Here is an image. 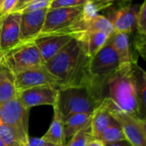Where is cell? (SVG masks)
Instances as JSON below:
<instances>
[{
    "mask_svg": "<svg viewBox=\"0 0 146 146\" xmlns=\"http://www.w3.org/2000/svg\"><path fill=\"white\" fill-rule=\"evenodd\" d=\"M89 57L82 43L76 38L65 44L53 57L45 63L47 70L60 83V88L69 86H93L89 73Z\"/></svg>",
    "mask_w": 146,
    "mask_h": 146,
    "instance_id": "cell-1",
    "label": "cell"
},
{
    "mask_svg": "<svg viewBox=\"0 0 146 146\" xmlns=\"http://www.w3.org/2000/svg\"><path fill=\"white\" fill-rule=\"evenodd\" d=\"M135 62L120 65L108 80L103 95L120 110L139 118V99L133 70Z\"/></svg>",
    "mask_w": 146,
    "mask_h": 146,
    "instance_id": "cell-2",
    "label": "cell"
},
{
    "mask_svg": "<svg viewBox=\"0 0 146 146\" xmlns=\"http://www.w3.org/2000/svg\"><path fill=\"white\" fill-rule=\"evenodd\" d=\"M103 99L102 95L92 86H69L59 89L56 105L63 120H65L75 114L93 113Z\"/></svg>",
    "mask_w": 146,
    "mask_h": 146,
    "instance_id": "cell-3",
    "label": "cell"
},
{
    "mask_svg": "<svg viewBox=\"0 0 146 146\" xmlns=\"http://www.w3.org/2000/svg\"><path fill=\"white\" fill-rule=\"evenodd\" d=\"M43 65L45 62L34 41L21 42L0 54V67L6 68L13 75Z\"/></svg>",
    "mask_w": 146,
    "mask_h": 146,
    "instance_id": "cell-4",
    "label": "cell"
},
{
    "mask_svg": "<svg viewBox=\"0 0 146 146\" xmlns=\"http://www.w3.org/2000/svg\"><path fill=\"white\" fill-rule=\"evenodd\" d=\"M119 67L120 61L118 55L108 41L90 58L89 73L92 79V84L103 98L105 85L109 77L119 68Z\"/></svg>",
    "mask_w": 146,
    "mask_h": 146,
    "instance_id": "cell-5",
    "label": "cell"
},
{
    "mask_svg": "<svg viewBox=\"0 0 146 146\" xmlns=\"http://www.w3.org/2000/svg\"><path fill=\"white\" fill-rule=\"evenodd\" d=\"M17 98L0 105V121L9 126L16 133L20 139L28 144V113Z\"/></svg>",
    "mask_w": 146,
    "mask_h": 146,
    "instance_id": "cell-6",
    "label": "cell"
},
{
    "mask_svg": "<svg viewBox=\"0 0 146 146\" xmlns=\"http://www.w3.org/2000/svg\"><path fill=\"white\" fill-rule=\"evenodd\" d=\"M13 76L17 92L46 85L54 86L58 90L60 87L59 80L47 70L45 65L22 71Z\"/></svg>",
    "mask_w": 146,
    "mask_h": 146,
    "instance_id": "cell-7",
    "label": "cell"
},
{
    "mask_svg": "<svg viewBox=\"0 0 146 146\" xmlns=\"http://www.w3.org/2000/svg\"><path fill=\"white\" fill-rule=\"evenodd\" d=\"M108 101L113 115L121 125L126 139L131 145L146 146V134L140 119L120 110L109 98Z\"/></svg>",
    "mask_w": 146,
    "mask_h": 146,
    "instance_id": "cell-8",
    "label": "cell"
},
{
    "mask_svg": "<svg viewBox=\"0 0 146 146\" xmlns=\"http://www.w3.org/2000/svg\"><path fill=\"white\" fill-rule=\"evenodd\" d=\"M82 9L83 5L77 7H61L49 9L46 13L45 24L40 34H46L59 30H64L71 27L78 19Z\"/></svg>",
    "mask_w": 146,
    "mask_h": 146,
    "instance_id": "cell-9",
    "label": "cell"
},
{
    "mask_svg": "<svg viewBox=\"0 0 146 146\" xmlns=\"http://www.w3.org/2000/svg\"><path fill=\"white\" fill-rule=\"evenodd\" d=\"M59 90L52 86H39L17 92V98L28 110L41 105L54 106L57 103Z\"/></svg>",
    "mask_w": 146,
    "mask_h": 146,
    "instance_id": "cell-10",
    "label": "cell"
},
{
    "mask_svg": "<svg viewBox=\"0 0 146 146\" xmlns=\"http://www.w3.org/2000/svg\"><path fill=\"white\" fill-rule=\"evenodd\" d=\"M72 38H74L72 34L52 32L46 34H40L34 40V42L35 43L44 62L46 63Z\"/></svg>",
    "mask_w": 146,
    "mask_h": 146,
    "instance_id": "cell-11",
    "label": "cell"
},
{
    "mask_svg": "<svg viewBox=\"0 0 146 146\" xmlns=\"http://www.w3.org/2000/svg\"><path fill=\"white\" fill-rule=\"evenodd\" d=\"M49 9H43L21 15L20 40L29 42L36 39L43 29L46 15Z\"/></svg>",
    "mask_w": 146,
    "mask_h": 146,
    "instance_id": "cell-12",
    "label": "cell"
},
{
    "mask_svg": "<svg viewBox=\"0 0 146 146\" xmlns=\"http://www.w3.org/2000/svg\"><path fill=\"white\" fill-rule=\"evenodd\" d=\"M21 15L11 13L0 20V54L21 43Z\"/></svg>",
    "mask_w": 146,
    "mask_h": 146,
    "instance_id": "cell-13",
    "label": "cell"
},
{
    "mask_svg": "<svg viewBox=\"0 0 146 146\" xmlns=\"http://www.w3.org/2000/svg\"><path fill=\"white\" fill-rule=\"evenodd\" d=\"M140 6L125 5L115 10L112 16L108 18L112 22L114 33H126L130 34L137 27Z\"/></svg>",
    "mask_w": 146,
    "mask_h": 146,
    "instance_id": "cell-14",
    "label": "cell"
},
{
    "mask_svg": "<svg viewBox=\"0 0 146 146\" xmlns=\"http://www.w3.org/2000/svg\"><path fill=\"white\" fill-rule=\"evenodd\" d=\"M114 119L115 118L110 110L108 98H105L102 104L93 112L92 115L90 122L92 137L94 139H99L103 131L111 125Z\"/></svg>",
    "mask_w": 146,
    "mask_h": 146,
    "instance_id": "cell-15",
    "label": "cell"
},
{
    "mask_svg": "<svg viewBox=\"0 0 146 146\" xmlns=\"http://www.w3.org/2000/svg\"><path fill=\"white\" fill-rule=\"evenodd\" d=\"M110 36L102 32H85L80 33L77 38L89 57L94 56L108 41Z\"/></svg>",
    "mask_w": 146,
    "mask_h": 146,
    "instance_id": "cell-16",
    "label": "cell"
},
{
    "mask_svg": "<svg viewBox=\"0 0 146 146\" xmlns=\"http://www.w3.org/2000/svg\"><path fill=\"white\" fill-rule=\"evenodd\" d=\"M108 42L116 51L120 65L128 64L137 60L133 57L130 47V37L126 33H114L110 36Z\"/></svg>",
    "mask_w": 146,
    "mask_h": 146,
    "instance_id": "cell-17",
    "label": "cell"
},
{
    "mask_svg": "<svg viewBox=\"0 0 146 146\" xmlns=\"http://www.w3.org/2000/svg\"><path fill=\"white\" fill-rule=\"evenodd\" d=\"M54 115L52 123L46 133L41 137L44 140L51 142L59 146H65V139L64 133V120L59 113V110L55 104L53 106Z\"/></svg>",
    "mask_w": 146,
    "mask_h": 146,
    "instance_id": "cell-18",
    "label": "cell"
},
{
    "mask_svg": "<svg viewBox=\"0 0 146 146\" xmlns=\"http://www.w3.org/2000/svg\"><path fill=\"white\" fill-rule=\"evenodd\" d=\"M77 22L80 26L82 33L85 32H102L111 36L114 33V29L110 20L102 15H98L96 17L87 21H83L77 19Z\"/></svg>",
    "mask_w": 146,
    "mask_h": 146,
    "instance_id": "cell-19",
    "label": "cell"
},
{
    "mask_svg": "<svg viewBox=\"0 0 146 146\" xmlns=\"http://www.w3.org/2000/svg\"><path fill=\"white\" fill-rule=\"evenodd\" d=\"M133 70L139 99V119L145 120L146 119V71L138 65L137 62L133 65Z\"/></svg>",
    "mask_w": 146,
    "mask_h": 146,
    "instance_id": "cell-20",
    "label": "cell"
},
{
    "mask_svg": "<svg viewBox=\"0 0 146 146\" xmlns=\"http://www.w3.org/2000/svg\"><path fill=\"white\" fill-rule=\"evenodd\" d=\"M93 113L75 114L64 120V133L65 140L71 139L76 133L90 124Z\"/></svg>",
    "mask_w": 146,
    "mask_h": 146,
    "instance_id": "cell-21",
    "label": "cell"
},
{
    "mask_svg": "<svg viewBox=\"0 0 146 146\" xmlns=\"http://www.w3.org/2000/svg\"><path fill=\"white\" fill-rule=\"evenodd\" d=\"M17 98L13 74L4 68H0V105Z\"/></svg>",
    "mask_w": 146,
    "mask_h": 146,
    "instance_id": "cell-22",
    "label": "cell"
},
{
    "mask_svg": "<svg viewBox=\"0 0 146 146\" xmlns=\"http://www.w3.org/2000/svg\"><path fill=\"white\" fill-rule=\"evenodd\" d=\"M114 0H88L83 5L82 12L79 15V20L87 21L96 15L99 12L113 4Z\"/></svg>",
    "mask_w": 146,
    "mask_h": 146,
    "instance_id": "cell-23",
    "label": "cell"
},
{
    "mask_svg": "<svg viewBox=\"0 0 146 146\" xmlns=\"http://www.w3.org/2000/svg\"><path fill=\"white\" fill-rule=\"evenodd\" d=\"M98 139L102 140L104 145L114 144L120 141L126 140L123 128L116 118L111 123V125L103 131Z\"/></svg>",
    "mask_w": 146,
    "mask_h": 146,
    "instance_id": "cell-24",
    "label": "cell"
},
{
    "mask_svg": "<svg viewBox=\"0 0 146 146\" xmlns=\"http://www.w3.org/2000/svg\"><path fill=\"white\" fill-rule=\"evenodd\" d=\"M0 139L6 146H28L18 137L9 126L0 121Z\"/></svg>",
    "mask_w": 146,
    "mask_h": 146,
    "instance_id": "cell-25",
    "label": "cell"
},
{
    "mask_svg": "<svg viewBox=\"0 0 146 146\" xmlns=\"http://www.w3.org/2000/svg\"><path fill=\"white\" fill-rule=\"evenodd\" d=\"M53 0H31L22 6L13 10L12 13L16 14H25L43 9H49Z\"/></svg>",
    "mask_w": 146,
    "mask_h": 146,
    "instance_id": "cell-26",
    "label": "cell"
},
{
    "mask_svg": "<svg viewBox=\"0 0 146 146\" xmlns=\"http://www.w3.org/2000/svg\"><path fill=\"white\" fill-rule=\"evenodd\" d=\"M91 139H93L91 134V127L90 124H89L84 128L76 133L70 139V141L65 146H87Z\"/></svg>",
    "mask_w": 146,
    "mask_h": 146,
    "instance_id": "cell-27",
    "label": "cell"
},
{
    "mask_svg": "<svg viewBox=\"0 0 146 146\" xmlns=\"http://www.w3.org/2000/svg\"><path fill=\"white\" fill-rule=\"evenodd\" d=\"M137 30L139 33V35L141 37L146 36V0L143 3V4L140 6L139 9V19L137 23Z\"/></svg>",
    "mask_w": 146,
    "mask_h": 146,
    "instance_id": "cell-28",
    "label": "cell"
},
{
    "mask_svg": "<svg viewBox=\"0 0 146 146\" xmlns=\"http://www.w3.org/2000/svg\"><path fill=\"white\" fill-rule=\"evenodd\" d=\"M88 0H53L49 9L61 7H77L83 5Z\"/></svg>",
    "mask_w": 146,
    "mask_h": 146,
    "instance_id": "cell-29",
    "label": "cell"
},
{
    "mask_svg": "<svg viewBox=\"0 0 146 146\" xmlns=\"http://www.w3.org/2000/svg\"><path fill=\"white\" fill-rule=\"evenodd\" d=\"M19 0H3L0 5V20L11 14L18 4Z\"/></svg>",
    "mask_w": 146,
    "mask_h": 146,
    "instance_id": "cell-30",
    "label": "cell"
},
{
    "mask_svg": "<svg viewBox=\"0 0 146 146\" xmlns=\"http://www.w3.org/2000/svg\"><path fill=\"white\" fill-rule=\"evenodd\" d=\"M28 146H59L52 144L51 142L44 140L42 138H37V137H30L28 138Z\"/></svg>",
    "mask_w": 146,
    "mask_h": 146,
    "instance_id": "cell-31",
    "label": "cell"
},
{
    "mask_svg": "<svg viewBox=\"0 0 146 146\" xmlns=\"http://www.w3.org/2000/svg\"><path fill=\"white\" fill-rule=\"evenodd\" d=\"M87 146H105V145L102 140L93 138V139H91L89 140V142L88 143Z\"/></svg>",
    "mask_w": 146,
    "mask_h": 146,
    "instance_id": "cell-32",
    "label": "cell"
},
{
    "mask_svg": "<svg viewBox=\"0 0 146 146\" xmlns=\"http://www.w3.org/2000/svg\"><path fill=\"white\" fill-rule=\"evenodd\" d=\"M136 50L138 51V53L145 59L146 60V47L145 46H140V45H134Z\"/></svg>",
    "mask_w": 146,
    "mask_h": 146,
    "instance_id": "cell-33",
    "label": "cell"
},
{
    "mask_svg": "<svg viewBox=\"0 0 146 146\" xmlns=\"http://www.w3.org/2000/svg\"><path fill=\"white\" fill-rule=\"evenodd\" d=\"M105 146H132V145H131V144H130L127 140H123V141H120V142L114 143V144L105 145Z\"/></svg>",
    "mask_w": 146,
    "mask_h": 146,
    "instance_id": "cell-34",
    "label": "cell"
},
{
    "mask_svg": "<svg viewBox=\"0 0 146 146\" xmlns=\"http://www.w3.org/2000/svg\"><path fill=\"white\" fill-rule=\"evenodd\" d=\"M134 45H140V46L146 47V41H142V40H140V39L136 38V39L134 41Z\"/></svg>",
    "mask_w": 146,
    "mask_h": 146,
    "instance_id": "cell-35",
    "label": "cell"
},
{
    "mask_svg": "<svg viewBox=\"0 0 146 146\" xmlns=\"http://www.w3.org/2000/svg\"><path fill=\"white\" fill-rule=\"evenodd\" d=\"M29 1H31V0H19L18 4H17V6L15 7V9H17V8H19V7H21V6H22L23 4L27 3L29 2Z\"/></svg>",
    "mask_w": 146,
    "mask_h": 146,
    "instance_id": "cell-36",
    "label": "cell"
},
{
    "mask_svg": "<svg viewBox=\"0 0 146 146\" xmlns=\"http://www.w3.org/2000/svg\"><path fill=\"white\" fill-rule=\"evenodd\" d=\"M140 121H141L142 127H143L144 131H145V133L146 134V119H145V120H140Z\"/></svg>",
    "mask_w": 146,
    "mask_h": 146,
    "instance_id": "cell-37",
    "label": "cell"
},
{
    "mask_svg": "<svg viewBox=\"0 0 146 146\" xmlns=\"http://www.w3.org/2000/svg\"><path fill=\"white\" fill-rule=\"evenodd\" d=\"M137 38H139V39H140V40H142V41H146V36L145 37H141V36H138V37H136Z\"/></svg>",
    "mask_w": 146,
    "mask_h": 146,
    "instance_id": "cell-38",
    "label": "cell"
},
{
    "mask_svg": "<svg viewBox=\"0 0 146 146\" xmlns=\"http://www.w3.org/2000/svg\"><path fill=\"white\" fill-rule=\"evenodd\" d=\"M0 146H6L5 145V144L2 141V139H0Z\"/></svg>",
    "mask_w": 146,
    "mask_h": 146,
    "instance_id": "cell-39",
    "label": "cell"
},
{
    "mask_svg": "<svg viewBox=\"0 0 146 146\" xmlns=\"http://www.w3.org/2000/svg\"><path fill=\"white\" fill-rule=\"evenodd\" d=\"M3 0H0V5H1V3H3Z\"/></svg>",
    "mask_w": 146,
    "mask_h": 146,
    "instance_id": "cell-40",
    "label": "cell"
},
{
    "mask_svg": "<svg viewBox=\"0 0 146 146\" xmlns=\"http://www.w3.org/2000/svg\"></svg>",
    "mask_w": 146,
    "mask_h": 146,
    "instance_id": "cell-41",
    "label": "cell"
},
{
    "mask_svg": "<svg viewBox=\"0 0 146 146\" xmlns=\"http://www.w3.org/2000/svg\"><path fill=\"white\" fill-rule=\"evenodd\" d=\"M0 68H1V67H0Z\"/></svg>",
    "mask_w": 146,
    "mask_h": 146,
    "instance_id": "cell-42",
    "label": "cell"
}]
</instances>
